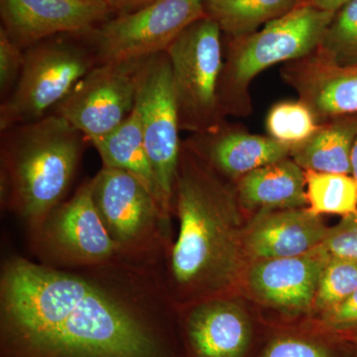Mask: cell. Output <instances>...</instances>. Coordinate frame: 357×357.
Returning <instances> with one entry per match:
<instances>
[{
    "instance_id": "15",
    "label": "cell",
    "mask_w": 357,
    "mask_h": 357,
    "mask_svg": "<svg viewBox=\"0 0 357 357\" xmlns=\"http://www.w3.org/2000/svg\"><path fill=\"white\" fill-rule=\"evenodd\" d=\"M328 259L318 246L302 255L258 260L249 270V287L268 305L289 311H307L314 305Z\"/></svg>"
},
{
    "instance_id": "21",
    "label": "cell",
    "mask_w": 357,
    "mask_h": 357,
    "mask_svg": "<svg viewBox=\"0 0 357 357\" xmlns=\"http://www.w3.org/2000/svg\"><path fill=\"white\" fill-rule=\"evenodd\" d=\"M206 16L227 40L241 38L292 11L300 0H203Z\"/></svg>"
},
{
    "instance_id": "27",
    "label": "cell",
    "mask_w": 357,
    "mask_h": 357,
    "mask_svg": "<svg viewBox=\"0 0 357 357\" xmlns=\"http://www.w3.org/2000/svg\"><path fill=\"white\" fill-rule=\"evenodd\" d=\"M259 357H338L330 345L295 335L272 340Z\"/></svg>"
},
{
    "instance_id": "7",
    "label": "cell",
    "mask_w": 357,
    "mask_h": 357,
    "mask_svg": "<svg viewBox=\"0 0 357 357\" xmlns=\"http://www.w3.org/2000/svg\"><path fill=\"white\" fill-rule=\"evenodd\" d=\"M96 65L95 53L83 36L53 37L26 49L20 81L0 105V132L43 119Z\"/></svg>"
},
{
    "instance_id": "22",
    "label": "cell",
    "mask_w": 357,
    "mask_h": 357,
    "mask_svg": "<svg viewBox=\"0 0 357 357\" xmlns=\"http://www.w3.org/2000/svg\"><path fill=\"white\" fill-rule=\"evenodd\" d=\"M307 208L317 215L357 213V182L347 174L305 171Z\"/></svg>"
},
{
    "instance_id": "5",
    "label": "cell",
    "mask_w": 357,
    "mask_h": 357,
    "mask_svg": "<svg viewBox=\"0 0 357 357\" xmlns=\"http://www.w3.org/2000/svg\"><path fill=\"white\" fill-rule=\"evenodd\" d=\"M91 185L117 258L165 271L174 244L171 218L153 195L130 174L109 167L102 166Z\"/></svg>"
},
{
    "instance_id": "28",
    "label": "cell",
    "mask_w": 357,
    "mask_h": 357,
    "mask_svg": "<svg viewBox=\"0 0 357 357\" xmlns=\"http://www.w3.org/2000/svg\"><path fill=\"white\" fill-rule=\"evenodd\" d=\"M25 63V50L14 43L0 27V96L6 100L20 81Z\"/></svg>"
},
{
    "instance_id": "17",
    "label": "cell",
    "mask_w": 357,
    "mask_h": 357,
    "mask_svg": "<svg viewBox=\"0 0 357 357\" xmlns=\"http://www.w3.org/2000/svg\"><path fill=\"white\" fill-rule=\"evenodd\" d=\"M328 230L307 208L262 211L243 231L244 251L257 260L302 255L321 245Z\"/></svg>"
},
{
    "instance_id": "25",
    "label": "cell",
    "mask_w": 357,
    "mask_h": 357,
    "mask_svg": "<svg viewBox=\"0 0 357 357\" xmlns=\"http://www.w3.org/2000/svg\"><path fill=\"white\" fill-rule=\"evenodd\" d=\"M357 289V260L330 258L314 297V306L324 312L347 299Z\"/></svg>"
},
{
    "instance_id": "6",
    "label": "cell",
    "mask_w": 357,
    "mask_h": 357,
    "mask_svg": "<svg viewBox=\"0 0 357 357\" xmlns=\"http://www.w3.org/2000/svg\"><path fill=\"white\" fill-rule=\"evenodd\" d=\"M222 34L220 26L204 16L188 26L167 50L181 130L206 132L225 121L218 100Z\"/></svg>"
},
{
    "instance_id": "29",
    "label": "cell",
    "mask_w": 357,
    "mask_h": 357,
    "mask_svg": "<svg viewBox=\"0 0 357 357\" xmlns=\"http://www.w3.org/2000/svg\"><path fill=\"white\" fill-rule=\"evenodd\" d=\"M326 326L335 331H351L357 328V289L351 296L324 314Z\"/></svg>"
},
{
    "instance_id": "11",
    "label": "cell",
    "mask_w": 357,
    "mask_h": 357,
    "mask_svg": "<svg viewBox=\"0 0 357 357\" xmlns=\"http://www.w3.org/2000/svg\"><path fill=\"white\" fill-rule=\"evenodd\" d=\"M145 61L96 65L75 84L53 114L65 119L89 143L105 137L133 112Z\"/></svg>"
},
{
    "instance_id": "4",
    "label": "cell",
    "mask_w": 357,
    "mask_h": 357,
    "mask_svg": "<svg viewBox=\"0 0 357 357\" xmlns=\"http://www.w3.org/2000/svg\"><path fill=\"white\" fill-rule=\"evenodd\" d=\"M335 14L305 2L248 36L227 40L218 84L223 115L248 116L252 112L250 86L255 77L272 66L316 51Z\"/></svg>"
},
{
    "instance_id": "3",
    "label": "cell",
    "mask_w": 357,
    "mask_h": 357,
    "mask_svg": "<svg viewBox=\"0 0 357 357\" xmlns=\"http://www.w3.org/2000/svg\"><path fill=\"white\" fill-rule=\"evenodd\" d=\"M88 140L58 115L14 126L0 135V206L29 236L65 201Z\"/></svg>"
},
{
    "instance_id": "8",
    "label": "cell",
    "mask_w": 357,
    "mask_h": 357,
    "mask_svg": "<svg viewBox=\"0 0 357 357\" xmlns=\"http://www.w3.org/2000/svg\"><path fill=\"white\" fill-rule=\"evenodd\" d=\"M204 16L203 0H157L117 14L83 38L98 65L141 62L167 52L188 26Z\"/></svg>"
},
{
    "instance_id": "13",
    "label": "cell",
    "mask_w": 357,
    "mask_h": 357,
    "mask_svg": "<svg viewBox=\"0 0 357 357\" xmlns=\"http://www.w3.org/2000/svg\"><path fill=\"white\" fill-rule=\"evenodd\" d=\"M280 74L319 123L335 117L357 116V65L337 64L314 51L285 63Z\"/></svg>"
},
{
    "instance_id": "26",
    "label": "cell",
    "mask_w": 357,
    "mask_h": 357,
    "mask_svg": "<svg viewBox=\"0 0 357 357\" xmlns=\"http://www.w3.org/2000/svg\"><path fill=\"white\" fill-rule=\"evenodd\" d=\"M319 248L328 258L357 260V213L342 217L340 223L328 229Z\"/></svg>"
},
{
    "instance_id": "18",
    "label": "cell",
    "mask_w": 357,
    "mask_h": 357,
    "mask_svg": "<svg viewBox=\"0 0 357 357\" xmlns=\"http://www.w3.org/2000/svg\"><path fill=\"white\" fill-rule=\"evenodd\" d=\"M236 190L241 208L257 213L307 206L305 171L291 157L248 173Z\"/></svg>"
},
{
    "instance_id": "14",
    "label": "cell",
    "mask_w": 357,
    "mask_h": 357,
    "mask_svg": "<svg viewBox=\"0 0 357 357\" xmlns=\"http://www.w3.org/2000/svg\"><path fill=\"white\" fill-rule=\"evenodd\" d=\"M184 143L234 185L260 167L288 158L291 151L270 136L248 132L227 121L213 130L191 134Z\"/></svg>"
},
{
    "instance_id": "12",
    "label": "cell",
    "mask_w": 357,
    "mask_h": 357,
    "mask_svg": "<svg viewBox=\"0 0 357 357\" xmlns=\"http://www.w3.org/2000/svg\"><path fill=\"white\" fill-rule=\"evenodd\" d=\"M112 14L105 0H0L1 28L23 50L59 35L84 36Z\"/></svg>"
},
{
    "instance_id": "1",
    "label": "cell",
    "mask_w": 357,
    "mask_h": 357,
    "mask_svg": "<svg viewBox=\"0 0 357 357\" xmlns=\"http://www.w3.org/2000/svg\"><path fill=\"white\" fill-rule=\"evenodd\" d=\"M175 311L164 270L119 258L54 268L11 255L1 264L8 357H172L164 328Z\"/></svg>"
},
{
    "instance_id": "32",
    "label": "cell",
    "mask_w": 357,
    "mask_h": 357,
    "mask_svg": "<svg viewBox=\"0 0 357 357\" xmlns=\"http://www.w3.org/2000/svg\"><path fill=\"white\" fill-rule=\"evenodd\" d=\"M351 174L357 182V134L351 150Z\"/></svg>"
},
{
    "instance_id": "2",
    "label": "cell",
    "mask_w": 357,
    "mask_h": 357,
    "mask_svg": "<svg viewBox=\"0 0 357 357\" xmlns=\"http://www.w3.org/2000/svg\"><path fill=\"white\" fill-rule=\"evenodd\" d=\"M241 211L236 185L182 142L174 197L180 229L165 270L178 309L225 297L236 284L244 250Z\"/></svg>"
},
{
    "instance_id": "33",
    "label": "cell",
    "mask_w": 357,
    "mask_h": 357,
    "mask_svg": "<svg viewBox=\"0 0 357 357\" xmlns=\"http://www.w3.org/2000/svg\"><path fill=\"white\" fill-rule=\"evenodd\" d=\"M351 332H354V333H352V337H354V340H357V328H354V330H351Z\"/></svg>"
},
{
    "instance_id": "16",
    "label": "cell",
    "mask_w": 357,
    "mask_h": 357,
    "mask_svg": "<svg viewBox=\"0 0 357 357\" xmlns=\"http://www.w3.org/2000/svg\"><path fill=\"white\" fill-rule=\"evenodd\" d=\"M183 310L185 337L196 357H243L252 326L243 307L225 297L202 301Z\"/></svg>"
},
{
    "instance_id": "31",
    "label": "cell",
    "mask_w": 357,
    "mask_h": 357,
    "mask_svg": "<svg viewBox=\"0 0 357 357\" xmlns=\"http://www.w3.org/2000/svg\"><path fill=\"white\" fill-rule=\"evenodd\" d=\"M349 1H351V0H311L309 3L318 7L321 10L335 13L345 4L349 3Z\"/></svg>"
},
{
    "instance_id": "34",
    "label": "cell",
    "mask_w": 357,
    "mask_h": 357,
    "mask_svg": "<svg viewBox=\"0 0 357 357\" xmlns=\"http://www.w3.org/2000/svg\"><path fill=\"white\" fill-rule=\"evenodd\" d=\"M311 0H300V3H305V2H310Z\"/></svg>"
},
{
    "instance_id": "10",
    "label": "cell",
    "mask_w": 357,
    "mask_h": 357,
    "mask_svg": "<svg viewBox=\"0 0 357 357\" xmlns=\"http://www.w3.org/2000/svg\"><path fill=\"white\" fill-rule=\"evenodd\" d=\"M135 109L139 114L162 208L172 218L182 142L167 52L148 59L141 67Z\"/></svg>"
},
{
    "instance_id": "19",
    "label": "cell",
    "mask_w": 357,
    "mask_h": 357,
    "mask_svg": "<svg viewBox=\"0 0 357 357\" xmlns=\"http://www.w3.org/2000/svg\"><path fill=\"white\" fill-rule=\"evenodd\" d=\"M356 134L357 116L328 119L309 139L291 148L290 157L304 171L349 175Z\"/></svg>"
},
{
    "instance_id": "24",
    "label": "cell",
    "mask_w": 357,
    "mask_h": 357,
    "mask_svg": "<svg viewBox=\"0 0 357 357\" xmlns=\"http://www.w3.org/2000/svg\"><path fill=\"white\" fill-rule=\"evenodd\" d=\"M340 65H357V0L335 13L316 50Z\"/></svg>"
},
{
    "instance_id": "20",
    "label": "cell",
    "mask_w": 357,
    "mask_h": 357,
    "mask_svg": "<svg viewBox=\"0 0 357 357\" xmlns=\"http://www.w3.org/2000/svg\"><path fill=\"white\" fill-rule=\"evenodd\" d=\"M91 145L102 158V166L119 169L132 175L144 185L162 206L158 187L145 147L139 114L135 107L123 123L105 137L91 142Z\"/></svg>"
},
{
    "instance_id": "9",
    "label": "cell",
    "mask_w": 357,
    "mask_h": 357,
    "mask_svg": "<svg viewBox=\"0 0 357 357\" xmlns=\"http://www.w3.org/2000/svg\"><path fill=\"white\" fill-rule=\"evenodd\" d=\"M29 243L38 262L49 267L98 266L117 259L93 201L91 178L49 213Z\"/></svg>"
},
{
    "instance_id": "23",
    "label": "cell",
    "mask_w": 357,
    "mask_h": 357,
    "mask_svg": "<svg viewBox=\"0 0 357 357\" xmlns=\"http://www.w3.org/2000/svg\"><path fill=\"white\" fill-rule=\"evenodd\" d=\"M319 124L312 110L299 98L274 103L265 121L267 135L291 148L309 139Z\"/></svg>"
},
{
    "instance_id": "30",
    "label": "cell",
    "mask_w": 357,
    "mask_h": 357,
    "mask_svg": "<svg viewBox=\"0 0 357 357\" xmlns=\"http://www.w3.org/2000/svg\"><path fill=\"white\" fill-rule=\"evenodd\" d=\"M114 14H123L153 3L157 0H105Z\"/></svg>"
}]
</instances>
